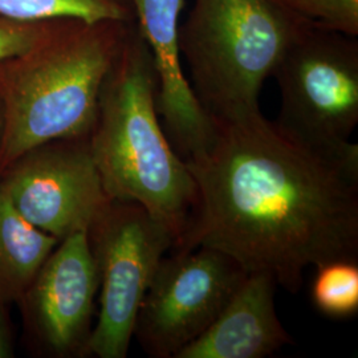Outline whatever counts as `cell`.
Here are the masks:
<instances>
[{"instance_id": "1", "label": "cell", "mask_w": 358, "mask_h": 358, "mask_svg": "<svg viewBox=\"0 0 358 358\" xmlns=\"http://www.w3.org/2000/svg\"><path fill=\"white\" fill-rule=\"evenodd\" d=\"M185 161L196 205L171 250L214 248L297 294L308 266L358 260V145L303 141L260 110L213 120Z\"/></svg>"}, {"instance_id": "2", "label": "cell", "mask_w": 358, "mask_h": 358, "mask_svg": "<svg viewBox=\"0 0 358 358\" xmlns=\"http://www.w3.org/2000/svg\"><path fill=\"white\" fill-rule=\"evenodd\" d=\"M90 143L108 196L143 206L176 244L196 205V187L159 120L153 56L136 22L103 80Z\"/></svg>"}, {"instance_id": "3", "label": "cell", "mask_w": 358, "mask_h": 358, "mask_svg": "<svg viewBox=\"0 0 358 358\" xmlns=\"http://www.w3.org/2000/svg\"><path fill=\"white\" fill-rule=\"evenodd\" d=\"M133 23L69 19L0 63V173L41 143L90 136L103 80Z\"/></svg>"}, {"instance_id": "4", "label": "cell", "mask_w": 358, "mask_h": 358, "mask_svg": "<svg viewBox=\"0 0 358 358\" xmlns=\"http://www.w3.org/2000/svg\"><path fill=\"white\" fill-rule=\"evenodd\" d=\"M304 27L278 0H194L179 50L211 120L260 110L264 81Z\"/></svg>"}, {"instance_id": "5", "label": "cell", "mask_w": 358, "mask_h": 358, "mask_svg": "<svg viewBox=\"0 0 358 358\" xmlns=\"http://www.w3.org/2000/svg\"><path fill=\"white\" fill-rule=\"evenodd\" d=\"M99 275L90 357L125 358L137 313L174 236L140 203L112 201L87 232Z\"/></svg>"}, {"instance_id": "6", "label": "cell", "mask_w": 358, "mask_h": 358, "mask_svg": "<svg viewBox=\"0 0 358 358\" xmlns=\"http://www.w3.org/2000/svg\"><path fill=\"white\" fill-rule=\"evenodd\" d=\"M280 128L324 148L350 142L358 124V43L338 32L304 27L275 66Z\"/></svg>"}, {"instance_id": "7", "label": "cell", "mask_w": 358, "mask_h": 358, "mask_svg": "<svg viewBox=\"0 0 358 358\" xmlns=\"http://www.w3.org/2000/svg\"><path fill=\"white\" fill-rule=\"evenodd\" d=\"M247 275L214 248L171 250L142 300L133 337L149 357H177L207 331Z\"/></svg>"}, {"instance_id": "8", "label": "cell", "mask_w": 358, "mask_h": 358, "mask_svg": "<svg viewBox=\"0 0 358 358\" xmlns=\"http://www.w3.org/2000/svg\"><path fill=\"white\" fill-rule=\"evenodd\" d=\"M0 192L13 208L60 242L88 232L112 202L96 166L90 136L41 143L0 173Z\"/></svg>"}, {"instance_id": "9", "label": "cell", "mask_w": 358, "mask_h": 358, "mask_svg": "<svg viewBox=\"0 0 358 358\" xmlns=\"http://www.w3.org/2000/svg\"><path fill=\"white\" fill-rule=\"evenodd\" d=\"M99 275L87 232L64 238L20 296L23 337L36 357H90Z\"/></svg>"}, {"instance_id": "10", "label": "cell", "mask_w": 358, "mask_h": 358, "mask_svg": "<svg viewBox=\"0 0 358 358\" xmlns=\"http://www.w3.org/2000/svg\"><path fill=\"white\" fill-rule=\"evenodd\" d=\"M128 1L137 29L153 56L159 120L174 150L189 161L208 148L215 128L183 72L179 16L185 0Z\"/></svg>"}, {"instance_id": "11", "label": "cell", "mask_w": 358, "mask_h": 358, "mask_svg": "<svg viewBox=\"0 0 358 358\" xmlns=\"http://www.w3.org/2000/svg\"><path fill=\"white\" fill-rule=\"evenodd\" d=\"M278 284L250 272L217 319L176 358H264L294 344L275 307Z\"/></svg>"}, {"instance_id": "12", "label": "cell", "mask_w": 358, "mask_h": 358, "mask_svg": "<svg viewBox=\"0 0 358 358\" xmlns=\"http://www.w3.org/2000/svg\"><path fill=\"white\" fill-rule=\"evenodd\" d=\"M59 243L22 217L0 192V303H17Z\"/></svg>"}, {"instance_id": "13", "label": "cell", "mask_w": 358, "mask_h": 358, "mask_svg": "<svg viewBox=\"0 0 358 358\" xmlns=\"http://www.w3.org/2000/svg\"><path fill=\"white\" fill-rule=\"evenodd\" d=\"M0 15L22 22H136L128 0H0Z\"/></svg>"}, {"instance_id": "14", "label": "cell", "mask_w": 358, "mask_h": 358, "mask_svg": "<svg viewBox=\"0 0 358 358\" xmlns=\"http://www.w3.org/2000/svg\"><path fill=\"white\" fill-rule=\"evenodd\" d=\"M312 301L331 319H350L358 313V260H332L316 266Z\"/></svg>"}, {"instance_id": "15", "label": "cell", "mask_w": 358, "mask_h": 358, "mask_svg": "<svg viewBox=\"0 0 358 358\" xmlns=\"http://www.w3.org/2000/svg\"><path fill=\"white\" fill-rule=\"evenodd\" d=\"M309 27L358 35V0H278Z\"/></svg>"}, {"instance_id": "16", "label": "cell", "mask_w": 358, "mask_h": 358, "mask_svg": "<svg viewBox=\"0 0 358 358\" xmlns=\"http://www.w3.org/2000/svg\"><path fill=\"white\" fill-rule=\"evenodd\" d=\"M69 19L22 22L0 15V63L36 47L56 34Z\"/></svg>"}, {"instance_id": "17", "label": "cell", "mask_w": 358, "mask_h": 358, "mask_svg": "<svg viewBox=\"0 0 358 358\" xmlns=\"http://www.w3.org/2000/svg\"><path fill=\"white\" fill-rule=\"evenodd\" d=\"M8 308V304L0 303V358L15 357L16 331Z\"/></svg>"}, {"instance_id": "18", "label": "cell", "mask_w": 358, "mask_h": 358, "mask_svg": "<svg viewBox=\"0 0 358 358\" xmlns=\"http://www.w3.org/2000/svg\"><path fill=\"white\" fill-rule=\"evenodd\" d=\"M1 125H3V118H1V108H0V136H1Z\"/></svg>"}]
</instances>
